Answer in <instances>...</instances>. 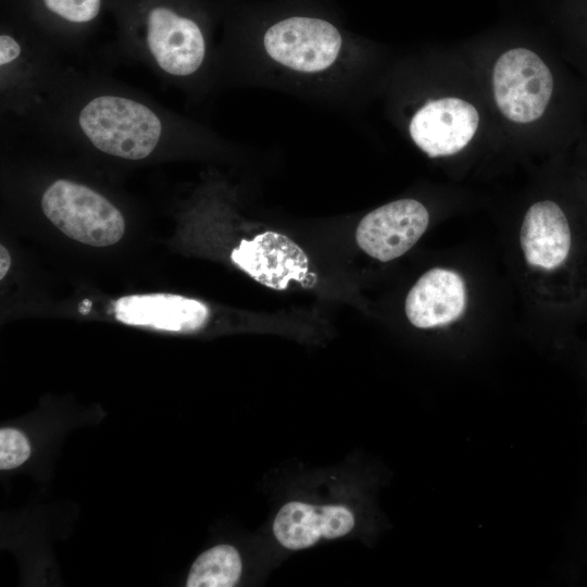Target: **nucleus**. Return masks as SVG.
I'll return each instance as SVG.
<instances>
[{
  "label": "nucleus",
  "mask_w": 587,
  "mask_h": 587,
  "mask_svg": "<svg viewBox=\"0 0 587 587\" xmlns=\"http://www.w3.org/2000/svg\"><path fill=\"white\" fill-rule=\"evenodd\" d=\"M240 48L258 83L333 101L355 97L359 40L314 4L266 3Z\"/></svg>",
  "instance_id": "f257e3e1"
},
{
  "label": "nucleus",
  "mask_w": 587,
  "mask_h": 587,
  "mask_svg": "<svg viewBox=\"0 0 587 587\" xmlns=\"http://www.w3.org/2000/svg\"><path fill=\"white\" fill-rule=\"evenodd\" d=\"M67 100L63 108L68 132L97 151L122 160H145L173 137L211 135L180 124L129 91L88 89Z\"/></svg>",
  "instance_id": "f03ea898"
},
{
  "label": "nucleus",
  "mask_w": 587,
  "mask_h": 587,
  "mask_svg": "<svg viewBox=\"0 0 587 587\" xmlns=\"http://www.w3.org/2000/svg\"><path fill=\"white\" fill-rule=\"evenodd\" d=\"M138 51L177 84L197 83L213 65V48L199 21L163 5L149 11Z\"/></svg>",
  "instance_id": "7ed1b4c3"
},
{
  "label": "nucleus",
  "mask_w": 587,
  "mask_h": 587,
  "mask_svg": "<svg viewBox=\"0 0 587 587\" xmlns=\"http://www.w3.org/2000/svg\"><path fill=\"white\" fill-rule=\"evenodd\" d=\"M40 207L62 233L89 246L114 245L125 232L121 211L98 191L74 180L52 182L41 196Z\"/></svg>",
  "instance_id": "20e7f679"
},
{
  "label": "nucleus",
  "mask_w": 587,
  "mask_h": 587,
  "mask_svg": "<svg viewBox=\"0 0 587 587\" xmlns=\"http://www.w3.org/2000/svg\"><path fill=\"white\" fill-rule=\"evenodd\" d=\"M492 87L497 107L507 118L529 123L544 114L552 95L553 78L536 53L515 48L497 60Z\"/></svg>",
  "instance_id": "39448f33"
},
{
  "label": "nucleus",
  "mask_w": 587,
  "mask_h": 587,
  "mask_svg": "<svg viewBox=\"0 0 587 587\" xmlns=\"http://www.w3.org/2000/svg\"><path fill=\"white\" fill-rule=\"evenodd\" d=\"M520 243L526 263L533 267L555 272L567 270L570 263L587 266V261L577 259L578 252L587 254V250H578V230L552 200H541L528 208L520 230Z\"/></svg>",
  "instance_id": "423d86ee"
},
{
  "label": "nucleus",
  "mask_w": 587,
  "mask_h": 587,
  "mask_svg": "<svg viewBox=\"0 0 587 587\" xmlns=\"http://www.w3.org/2000/svg\"><path fill=\"white\" fill-rule=\"evenodd\" d=\"M429 214L415 199H399L367 213L359 223L355 239L370 257L382 262L410 250L425 233Z\"/></svg>",
  "instance_id": "0eeeda50"
},
{
  "label": "nucleus",
  "mask_w": 587,
  "mask_h": 587,
  "mask_svg": "<svg viewBox=\"0 0 587 587\" xmlns=\"http://www.w3.org/2000/svg\"><path fill=\"white\" fill-rule=\"evenodd\" d=\"M477 110L459 98L429 100L412 115L408 129L413 142L428 157L461 151L478 127Z\"/></svg>",
  "instance_id": "6e6552de"
},
{
  "label": "nucleus",
  "mask_w": 587,
  "mask_h": 587,
  "mask_svg": "<svg viewBox=\"0 0 587 587\" xmlns=\"http://www.w3.org/2000/svg\"><path fill=\"white\" fill-rule=\"evenodd\" d=\"M230 258L258 283L276 290L287 288L290 280H303L309 267L303 250L288 237L275 232L241 240Z\"/></svg>",
  "instance_id": "1a4fd4ad"
},
{
  "label": "nucleus",
  "mask_w": 587,
  "mask_h": 587,
  "mask_svg": "<svg viewBox=\"0 0 587 587\" xmlns=\"http://www.w3.org/2000/svg\"><path fill=\"white\" fill-rule=\"evenodd\" d=\"M354 515L345 505H313L299 501L284 504L273 522V534L286 549L302 550L321 538L335 539L354 527Z\"/></svg>",
  "instance_id": "9d476101"
},
{
  "label": "nucleus",
  "mask_w": 587,
  "mask_h": 587,
  "mask_svg": "<svg viewBox=\"0 0 587 587\" xmlns=\"http://www.w3.org/2000/svg\"><path fill=\"white\" fill-rule=\"evenodd\" d=\"M114 312L124 324L182 333L201 328L209 316L202 302L172 294L125 296L114 303Z\"/></svg>",
  "instance_id": "9b49d317"
},
{
  "label": "nucleus",
  "mask_w": 587,
  "mask_h": 587,
  "mask_svg": "<svg viewBox=\"0 0 587 587\" xmlns=\"http://www.w3.org/2000/svg\"><path fill=\"white\" fill-rule=\"evenodd\" d=\"M466 304L462 277L453 271L435 267L423 274L405 299V315L417 328L447 325L461 316Z\"/></svg>",
  "instance_id": "f8f14e48"
},
{
  "label": "nucleus",
  "mask_w": 587,
  "mask_h": 587,
  "mask_svg": "<svg viewBox=\"0 0 587 587\" xmlns=\"http://www.w3.org/2000/svg\"><path fill=\"white\" fill-rule=\"evenodd\" d=\"M242 563L229 545H217L202 552L192 563L188 587H232L239 580Z\"/></svg>",
  "instance_id": "ddd939ff"
},
{
  "label": "nucleus",
  "mask_w": 587,
  "mask_h": 587,
  "mask_svg": "<svg viewBox=\"0 0 587 587\" xmlns=\"http://www.w3.org/2000/svg\"><path fill=\"white\" fill-rule=\"evenodd\" d=\"M30 455L26 436L16 428L0 429V469L11 470L23 464Z\"/></svg>",
  "instance_id": "4468645a"
},
{
  "label": "nucleus",
  "mask_w": 587,
  "mask_h": 587,
  "mask_svg": "<svg viewBox=\"0 0 587 587\" xmlns=\"http://www.w3.org/2000/svg\"><path fill=\"white\" fill-rule=\"evenodd\" d=\"M43 3L53 14L75 24L93 21L101 8V0H43Z\"/></svg>",
  "instance_id": "2eb2a0df"
},
{
  "label": "nucleus",
  "mask_w": 587,
  "mask_h": 587,
  "mask_svg": "<svg viewBox=\"0 0 587 587\" xmlns=\"http://www.w3.org/2000/svg\"><path fill=\"white\" fill-rule=\"evenodd\" d=\"M11 266V257L8 249L0 246V279H3Z\"/></svg>",
  "instance_id": "dca6fc26"
}]
</instances>
